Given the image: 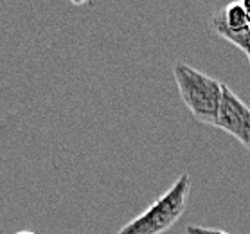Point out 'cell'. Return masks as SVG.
Wrapping results in <instances>:
<instances>
[{"label":"cell","mask_w":250,"mask_h":234,"mask_svg":"<svg viewBox=\"0 0 250 234\" xmlns=\"http://www.w3.org/2000/svg\"><path fill=\"white\" fill-rule=\"evenodd\" d=\"M191 186V177L188 173H182L146 211L126 223L119 234H164L169 231L188 207Z\"/></svg>","instance_id":"obj_1"},{"label":"cell","mask_w":250,"mask_h":234,"mask_svg":"<svg viewBox=\"0 0 250 234\" xmlns=\"http://www.w3.org/2000/svg\"><path fill=\"white\" fill-rule=\"evenodd\" d=\"M173 78L188 110L200 123L214 126L222 103V81L193 69L188 63H176Z\"/></svg>","instance_id":"obj_2"},{"label":"cell","mask_w":250,"mask_h":234,"mask_svg":"<svg viewBox=\"0 0 250 234\" xmlns=\"http://www.w3.org/2000/svg\"><path fill=\"white\" fill-rule=\"evenodd\" d=\"M210 27L216 35L239 47L250 60V15L245 4H227L223 9L212 15Z\"/></svg>","instance_id":"obj_3"},{"label":"cell","mask_w":250,"mask_h":234,"mask_svg":"<svg viewBox=\"0 0 250 234\" xmlns=\"http://www.w3.org/2000/svg\"><path fill=\"white\" fill-rule=\"evenodd\" d=\"M214 126L227 131L234 139H238L250 151V108L225 83L222 88V103H220V112Z\"/></svg>","instance_id":"obj_4"},{"label":"cell","mask_w":250,"mask_h":234,"mask_svg":"<svg viewBox=\"0 0 250 234\" xmlns=\"http://www.w3.org/2000/svg\"><path fill=\"white\" fill-rule=\"evenodd\" d=\"M186 234H229L220 229H209V227H200V225H188Z\"/></svg>","instance_id":"obj_5"},{"label":"cell","mask_w":250,"mask_h":234,"mask_svg":"<svg viewBox=\"0 0 250 234\" xmlns=\"http://www.w3.org/2000/svg\"><path fill=\"white\" fill-rule=\"evenodd\" d=\"M17 234H36L34 231H18Z\"/></svg>","instance_id":"obj_6"}]
</instances>
